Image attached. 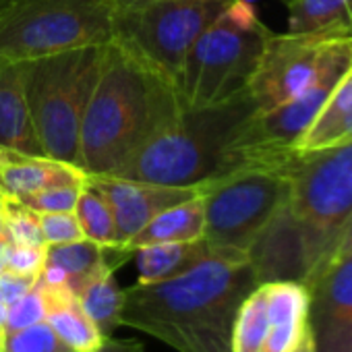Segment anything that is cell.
Masks as SVG:
<instances>
[{"instance_id": "1", "label": "cell", "mask_w": 352, "mask_h": 352, "mask_svg": "<svg viewBox=\"0 0 352 352\" xmlns=\"http://www.w3.org/2000/svg\"><path fill=\"white\" fill-rule=\"evenodd\" d=\"M257 286L245 251L214 247L181 276L126 288L120 325L179 352H232L236 313Z\"/></svg>"}, {"instance_id": "2", "label": "cell", "mask_w": 352, "mask_h": 352, "mask_svg": "<svg viewBox=\"0 0 352 352\" xmlns=\"http://www.w3.org/2000/svg\"><path fill=\"white\" fill-rule=\"evenodd\" d=\"M181 110L172 81L110 42L81 120L79 168L89 176L118 174Z\"/></svg>"}, {"instance_id": "3", "label": "cell", "mask_w": 352, "mask_h": 352, "mask_svg": "<svg viewBox=\"0 0 352 352\" xmlns=\"http://www.w3.org/2000/svg\"><path fill=\"white\" fill-rule=\"evenodd\" d=\"M255 112L247 89L222 104L183 108L114 176L170 187L214 181L228 172L232 143Z\"/></svg>"}, {"instance_id": "4", "label": "cell", "mask_w": 352, "mask_h": 352, "mask_svg": "<svg viewBox=\"0 0 352 352\" xmlns=\"http://www.w3.org/2000/svg\"><path fill=\"white\" fill-rule=\"evenodd\" d=\"M106 46L23 60L25 98L42 153L79 166L81 120L100 77Z\"/></svg>"}, {"instance_id": "5", "label": "cell", "mask_w": 352, "mask_h": 352, "mask_svg": "<svg viewBox=\"0 0 352 352\" xmlns=\"http://www.w3.org/2000/svg\"><path fill=\"white\" fill-rule=\"evenodd\" d=\"M270 30L253 5L230 0L222 15L197 38L176 77L183 108L222 104L249 85Z\"/></svg>"}, {"instance_id": "6", "label": "cell", "mask_w": 352, "mask_h": 352, "mask_svg": "<svg viewBox=\"0 0 352 352\" xmlns=\"http://www.w3.org/2000/svg\"><path fill=\"white\" fill-rule=\"evenodd\" d=\"M118 0H9L0 13V58L23 63L112 42Z\"/></svg>"}, {"instance_id": "7", "label": "cell", "mask_w": 352, "mask_h": 352, "mask_svg": "<svg viewBox=\"0 0 352 352\" xmlns=\"http://www.w3.org/2000/svg\"><path fill=\"white\" fill-rule=\"evenodd\" d=\"M230 0H118L112 42L176 83L197 38Z\"/></svg>"}, {"instance_id": "8", "label": "cell", "mask_w": 352, "mask_h": 352, "mask_svg": "<svg viewBox=\"0 0 352 352\" xmlns=\"http://www.w3.org/2000/svg\"><path fill=\"white\" fill-rule=\"evenodd\" d=\"M290 170L274 166H243L199 185L204 199V239L212 247H251L276 210L288 201Z\"/></svg>"}, {"instance_id": "9", "label": "cell", "mask_w": 352, "mask_h": 352, "mask_svg": "<svg viewBox=\"0 0 352 352\" xmlns=\"http://www.w3.org/2000/svg\"><path fill=\"white\" fill-rule=\"evenodd\" d=\"M288 206L331 247L333 257L340 234L352 218V139L296 157Z\"/></svg>"}, {"instance_id": "10", "label": "cell", "mask_w": 352, "mask_h": 352, "mask_svg": "<svg viewBox=\"0 0 352 352\" xmlns=\"http://www.w3.org/2000/svg\"><path fill=\"white\" fill-rule=\"evenodd\" d=\"M259 284H309L331 259V247L284 201L247 249Z\"/></svg>"}, {"instance_id": "11", "label": "cell", "mask_w": 352, "mask_h": 352, "mask_svg": "<svg viewBox=\"0 0 352 352\" xmlns=\"http://www.w3.org/2000/svg\"><path fill=\"white\" fill-rule=\"evenodd\" d=\"M331 38L329 34L270 32L247 85L257 112L272 110L302 94L315 79Z\"/></svg>"}, {"instance_id": "12", "label": "cell", "mask_w": 352, "mask_h": 352, "mask_svg": "<svg viewBox=\"0 0 352 352\" xmlns=\"http://www.w3.org/2000/svg\"><path fill=\"white\" fill-rule=\"evenodd\" d=\"M315 352H352V249L333 257L309 284Z\"/></svg>"}, {"instance_id": "13", "label": "cell", "mask_w": 352, "mask_h": 352, "mask_svg": "<svg viewBox=\"0 0 352 352\" xmlns=\"http://www.w3.org/2000/svg\"><path fill=\"white\" fill-rule=\"evenodd\" d=\"M87 181L106 197L118 241L126 245L147 222L168 208L189 201L199 195V187H170L145 181L122 179V176H89Z\"/></svg>"}, {"instance_id": "14", "label": "cell", "mask_w": 352, "mask_h": 352, "mask_svg": "<svg viewBox=\"0 0 352 352\" xmlns=\"http://www.w3.org/2000/svg\"><path fill=\"white\" fill-rule=\"evenodd\" d=\"M87 174L69 162L44 153L0 147V195L19 199L58 185H83Z\"/></svg>"}, {"instance_id": "15", "label": "cell", "mask_w": 352, "mask_h": 352, "mask_svg": "<svg viewBox=\"0 0 352 352\" xmlns=\"http://www.w3.org/2000/svg\"><path fill=\"white\" fill-rule=\"evenodd\" d=\"M267 338L261 352H294L309 331V288L298 282H265Z\"/></svg>"}, {"instance_id": "16", "label": "cell", "mask_w": 352, "mask_h": 352, "mask_svg": "<svg viewBox=\"0 0 352 352\" xmlns=\"http://www.w3.org/2000/svg\"><path fill=\"white\" fill-rule=\"evenodd\" d=\"M0 147L42 153L34 131L21 63L0 58Z\"/></svg>"}, {"instance_id": "17", "label": "cell", "mask_w": 352, "mask_h": 352, "mask_svg": "<svg viewBox=\"0 0 352 352\" xmlns=\"http://www.w3.org/2000/svg\"><path fill=\"white\" fill-rule=\"evenodd\" d=\"M46 300V321L52 325L56 336L73 352H87L98 348L106 338L81 311L75 292L67 284H48L38 278Z\"/></svg>"}, {"instance_id": "18", "label": "cell", "mask_w": 352, "mask_h": 352, "mask_svg": "<svg viewBox=\"0 0 352 352\" xmlns=\"http://www.w3.org/2000/svg\"><path fill=\"white\" fill-rule=\"evenodd\" d=\"M348 139H352V75L350 71H346V75L340 79V83L336 85V89L323 104L317 118L294 143V149L296 153H309V151H319L331 145H340Z\"/></svg>"}, {"instance_id": "19", "label": "cell", "mask_w": 352, "mask_h": 352, "mask_svg": "<svg viewBox=\"0 0 352 352\" xmlns=\"http://www.w3.org/2000/svg\"><path fill=\"white\" fill-rule=\"evenodd\" d=\"M214 247L206 241H189V243H157L135 249L133 257L137 261L139 284H153L176 278L189 272L201 259H206Z\"/></svg>"}, {"instance_id": "20", "label": "cell", "mask_w": 352, "mask_h": 352, "mask_svg": "<svg viewBox=\"0 0 352 352\" xmlns=\"http://www.w3.org/2000/svg\"><path fill=\"white\" fill-rule=\"evenodd\" d=\"M206 214L201 193L189 201L164 210L151 222H147L124 247L135 253V249L157 243H189L204 239Z\"/></svg>"}, {"instance_id": "21", "label": "cell", "mask_w": 352, "mask_h": 352, "mask_svg": "<svg viewBox=\"0 0 352 352\" xmlns=\"http://www.w3.org/2000/svg\"><path fill=\"white\" fill-rule=\"evenodd\" d=\"M46 265H54L65 272L67 286L75 292V296L104 270H116L110 263L108 249L87 239L63 245H46Z\"/></svg>"}, {"instance_id": "22", "label": "cell", "mask_w": 352, "mask_h": 352, "mask_svg": "<svg viewBox=\"0 0 352 352\" xmlns=\"http://www.w3.org/2000/svg\"><path fill=\"white\" fill-rule=\"evenodd\" d=\"M290 34H352V0H290Z\"/></svg>"}, {"instance_id": "23", "label": "cell", "mask_w": 352, "mask_h": 352, "mask_svg": "<svg viewBox=\"0 0 352 352\" xmlns=\"http://www.w3.org/2000/svg\"><path fill=\"white\" fill-rule=\"evenodd\" d=\"M126 292L114 278V270H104L89 280L77 294L81 311L98 327L104 338H110L120 325V313L124 307Z\"/></svg>"}, {"instance_id": "24", "label": "cell", "mask_w": 352, "mask_h": 352, "mask_svg": "<svg viewBox=\"0 0 352 352\" xmlns=\"http://www.w3.org/2000/svg\"><path fill=\"white\" fill-rule=\"evenodd\" d=\"M75 216H77V222L87 241H94L102 247H124L118 241L114 214H112L106 197L87 179L79 193V199L75 206Z\"/></svg>"}, {"instance_id": "25", "label": "cell", "mask_w": 352, "mask_h": 352, "mask_svg": "<svg viewBox=\"0 0 352 352\" xmlns=\"http://www.w3.org/2000/svg\"><path fill=\"white\" fill-rule=\"evenodd\" d=\"M267 298L265 288L259 284L243 300L234 327H232V352H261L267 338Z\"/></svg>"}, {"instance_id": "26", "label": "cell", "mask_w": 352, "mask_h": 352, "mask_svg": "<svg viewBox=\"0 0 352 352\" xmlns=\"http://www.w3.org/2000/svg\"><path fill=\"white\" fill-rule=\"evenodd\" d=\"M3 352H73L44 319L34 325L5 331Z\"/></svg>"}, {"instance_id": "27", "label": "cell", "mask_w": 352, "mask_h": 352, "mask_svg": "<svg viewBox=\"0 0 352 352\" xmlns=\"http://www.w3.org/2000/svg\"><path fill=\"white\" fill-rule=\"evenodd\" d=\"M5 236L13 245H30V247H46L38 214L19 204L17 199H7V220H5Z\"/></svg>"}, {"instance_id": "28", "label": "cell", "mask_w": 352, "mask_h": 352, "mask_svg": "<svg viewBox=\"0 0 352 352\" xmlns=\"http://www.w3.org/2000/svg\"><path fill=\"white\" fill-rule=\"evenodd\" d=\"M85 185V183H83ZM83 185H58L48 187L38 193L19 197L17 201L30 208L36 214H56V212H75L79 193Z\"/></svg>"}, {"instance_id": "29", "label": "cell", "mask_w": 352, "mask_h": 352, "mask_svg": "<svg viewBox=\"0 0 352 352\" xmlns=\"http://www.w3.org/2000/svg\"><path fill=\"white\" fill-rule=\"evenodd\" d=\"M44 319H46V300H44L42 288L36 282L32 290H28L19 300H15L9 307L5 331H15V329L34 325Z\"/></svg>"}, {"instance_id": "30", "label": "cell", "mask_w": 352, "mask_h": 352, "mask_svg": "<svg viewBox=\"0 0 352 352\" xmlns=\"http://www.w3.org/2000/svg\"><path fill=\"white\" fill-rule=\"evenodd\" d=\"M38 222L46 245H63V243H75L85 239L75 212L38 214Z\"/></svg>"}, {"instance_id": "31", "label": "cell", "mask_w": 352, "mask_h": 352, "mask_svg": "<svg viewBox=\"0 0 352 352\" xmlns=\"http://www.w3.org/2000/svg\"><path fill=\"white\" fill-rule=\"evenodd\" d=\"M46 265V247H30V245H13L7 249V270L19 276L40 278Z\"/></svg>"}, {"instance_id": "32", "label": "cell", "mask_w": 352, "mask_h": 352, "mask_svg": "<svg viewBox=\"0 0 352 352\" xmlns=\"http://www.w3.org/2000/svg\"><path fill=\"white\" fill-rule=\"evenodd\" d=\"M36 282H38V278H32V276H19L9 270L3 272L0 274V300H3L7 307H11L28 290H32V286Z\"/></svg>"}, {"instance_id": "33", "label": "cell", "mask_w": 352, "mask_h": 352, "mask_svg": "<svg viewBox=\"0 0 352 352\" xmlns=\"http://www.w3.org/2000/svg\"><path fill=\"white\" fill-rule=\"evenodd\" d=\"M87 352H143V344L137 340H112L106 338L98 348Z\"/></svg>"}, {"instance_id": "34", "label": "cell", "mask_w": 352, "mask_h": 352, "mask_svg": "<svg viewBox=\"0 0 352 352\" xmlns=\"http://www.w3.org/2000/svg\"><path fill=\"white\" fill-rule=\"evenodd\" d=\"M352 249V218H350V222L346 224V228L342 230V234H340V241H338V247H336V253H333V257H338V255H342V253H346V251H350ZM331 257V259H333Z\"/></svg>"}, {"instance_id": "35", "label": "cell", "mask_w": 352, "mask_h": 352, "mask_svg": "<svg viewBox=\"0 0 352 352\" xmlns=\"http://www.w3.org/2000/svg\"><path fill=\"white\" fill-rule=\"evenodd\" d=\"M5 220H7V197H0V241L5 236Z\"/></svg>"}, {"instance_id": "36", "label": "cell", "mask_w": 352, "mask_h": 352, "mask_svg": "<svg viewBox=\"0 0 352 352\" xmlns=\"http://www.w3.org/2000/svg\"><path fill=\"white\" fill-rule=\"evenodd\" d=\"M294 352H315V344H313V336H311V329L307 331V336L302 338V342L298 344V348Z\"/></svg>"}, {"instance_id": "37", "label": "cell", "mask_w": 352, "mask_h": 352, "mask_svg": "<svg viewBox=\"0 0 352 352\" xmlns=\"http://www.w3.org/2000/svg\"><path fill=\"white\" fill-rule=\"evenodd\" d=\"M7 249H9V241L3 239L0 241V274L7 272Z\"/></svg>"}, {"instance_id": "38", "label": "cell", "mask_w": 352, "mask_h": 352, "mask_svg": "<svg viewBox=\"0 0 352 352\" xmlns=\"http://www.w3.org/2000/svg\"><path fill=\"white\" fill-rule=\"evenodd\" d=\"M7 313H9V307L0 300V329L5 331V325H7Z\"/></svg>"}, {"instance_id": "39", "label": "cell", "mask_w": 352, "mask_h": 352, "mask_svg": "<svg viewBox=\"0 0 352 352\" xmlns=\"http://www.w3.org/2000/svg\"><path fill=\"white\" fill-rule=\"evenodd\" d=\"M7 3H9V0H0V13H3V11H5Z\"/></svg>"}, {"instance_id": "40", "label": "cell", "mask_w": 352, "mask_h": 352, "mask_svg": "<svg viewBox=\"0 0 352 352\" xmlns=\"http://www.w3.org/2000/svg\"><path fill=\"white\" fill-rule=\"evenodd\" d=\"M243 3H249V5H255V3H257V0H243Z\"/></svg>"}, {"instance_id": "41", "label": "cell", "mask_w": 352, "mask_h": 352, "mask_svg": "<svg viewBox=\"0 0 352 352\" xmlns=\"http://www.w3.org/2000/svg\"><path fill=\"white\" fill-rule=\"evenodd\" d=\"M280 3H284V5H288V3H290V0H280Z\"/></svg>"}, {"instance_id": "42", "label": "cell", "mask_w": 352, "mask_h": 352, "mask_svg": "<svg viewBox=\"0 0 352 352\" xmlns=\"http://www.w3.org/2000/svg\"><path fill=\"white\" fill-rule=\"evenodd\" d=\"M348 71H350V75H352V65H350V69H348Z\"/></svg>"}, {"instance_id": "43", "label": "cell", "mask_w": 352, "mask_h": 352, "mask_svg": "<svg viewBox=\"0 0 352 352\" xmlns=\"http://www.w3.org/2000/svg\"><path fill=\"white\" fill-rule=\"evenodd\" d=\"M0 197H3V195H0Z\"/></svg>"}]
</instances>
